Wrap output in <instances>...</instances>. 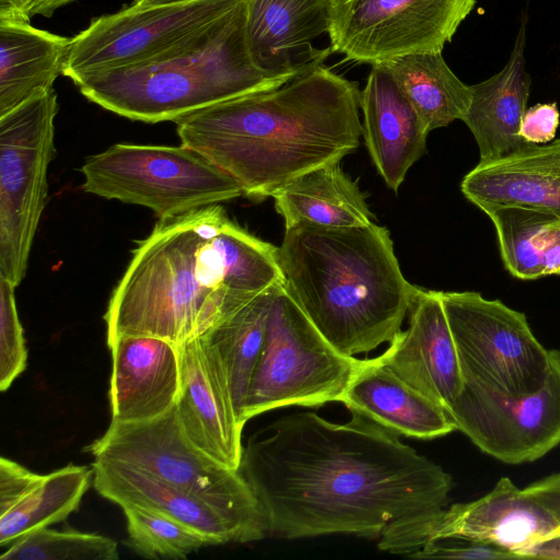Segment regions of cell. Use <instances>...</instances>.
Instances as JSON below:
<instances>
[{"mask_svg":"<svg viewBox=\"0 0 560 560\" xmlns=\"http://www.w3.org/2000/svg\"><path fill=\"white\" fill-rule=\"evenodd\" d=\"M238 472L268 535L285 539L378 538L398 518L446 508L454 487L440 465L357 412L346 423L308 411L276 419L243 446Z\"/></svg>","mask_w":560,"mask_h":560,"instance_id":"1","label":"cell"},{"mask_svg":"<svg viewBox=\"0 0 560 560\" xmlns=\"http://www.w3.org/2000/svg\"><path fill=\"white\" fill-rule=\"evenodd\" d=\"M275 284H284L278 247L230 220L219 203L159 221L112 293L107 345L145 335L180 346Z\"/></svg>","mask_w":560,"mask_h":560,"instance_id":"2","label":"cell"},{"mask_svg":"<svg viewBox=\"0 0 560 560\" xmlns=\"http://www.w3.org/2000/svg\"><path fill=\"white\" fill-rule=\"evenodd\" d=\"M360 96L358 83L316 62L277 88L191 113L175 121L176 131L243 195L261 200L359 145Z\"/></svg>","mask_w":560,"mask_h":560,"instance_id":"3","label":"cell"},{"mask_svg":"<svg viewBox=\"0 0 560 560\" xmlns=\"http://www.w3.org/2000/svg\"><path fill=\"white\" fill-rule=\"evenodd\" d=\"M278 258L285 291L338 352L366 353L400 331L417 287L385 226L298 223L285 228Z\"/></svg>","mask_w":560,"mask_h":560,"instance_id":"4","label":"cell"},{"mask_svg":"<svg viewBox=\"0 0 560 560\" xmlns=\"http://www.w3.org/2000/svg\"><path fill=\"white\" fill-rule=\"evenodd\" d=\"M246 7L244 0L154 59L73 83L102 108L148 124L177 121L215 103L277 88L295 74H273L255 65L246 40Z\"/></svg>","mask_w":560,"mask_h":560,"instance_id":"5","label":"cell"},{"mask_svg":"<svg viewBox=\"0 0 560 560\" xmlns=\"http://www.w3.org/2000/svg\"><path fill=\"white\" fill-rule=\"evenodd\" d=\"M88 451L95 459L122 464L210 504L238 525L249 541L268 535L264 513L238 472L197 448L187 438L177 404L137 422L112 421Z\"/></svg>","mask_w":560,"mask_h":560,"instance_id":"6","label":"cell"},{"mask_svg":"<svg viewBox=\"0 0 560 560\" xmlns=\"http://www.w3.org/2000/svg\"><path fill=\"white\" fill-rule=\"evenodd\" d=\"M85 192L151 209L159 221L235 199L240 185L180 144L117 143L81 167Z\"/></svg>","mask_w":560,"mask_h":560,"instance_id":"7","label":"cell"},{"mask_svg":"<svg viewBox=\"0 0 560 560\" xmlns=\"http://www.w3.org/2000/svg\"><path fill=\"white\" fill-rule=\"evenodd\" d=\"M364 360L338 352L281 287L252 375L245 419L280 407L340 401Z\"/></svg>","mask_w":560,"mask_h":560,"instance_id":"8","label":"cell"},{"mask_svg":"<svg viewBox=\"0 0 560 560\" xmlns=\"http://www.w3.org/2000/svg\"><path fill=\"white\" fill-rule=\"evenodd\" d=\"M58 109L51 89L0 116V277L15 287L46 205Z\"/></svg>","mask_w":560,"mask_h":560,"instance_id":"9","label":"cell"},{"mask_svg":"<svg viewBox=\"0 0 560 560\" xmlns=\"http://www.w3.org/2000/svg\"><path fill=\"white\" fill-rule=\"evenodd\" d=\"M440 292L465 384L513 396L542 384L549 349L524 313L475 291Z\"/></svg>","mask_w":560,"mask_h":560,"instance_id":"10","label":"cell"},{"mask_svg":"<svg viewBox=\"0 0 560 560\" xmlns=\"http://www.w3.org/2000/svg\"><path fill=\"white\" fill-rule=\"evenodd\" d=\"M560 534V522L537 500L501 477L481 498L392 522L378 549L408 556L438 540L474 541L509 550L520 559L528 547Z\"/></svg>","mask_w":560,"mask_h":560,"instance_id":"11","label":"cell"},{"mask_svg":"<svg viewBox=\"0 0 560 560\" xmlns=\"http://www.w3.org/2000/svg\"><path fill=\"white\" fill-rule=\"evenodd\" d=\"M476 0H330L331 51L377 65L409 54L442 52Z\"/></svg>","mask_w":560,"mask_h":560,"instance_id":"12","label":"cell"},{"mask_svg":"<svg viewBox=\"0 0 560 560\" xmlns=\"http://www.w3.org/2000/svg\"><path fill=\"white\" fill-rule=\"evenodd\" d=\"M244 0H195L165 5L130 4L95 18L71 37L63 75L73 82L154 59L198 34Z\"/></svg>","mask_w":560,"mask_h":560,"instance_id":"13","label":"cell"},{"mask_svg":"<svg viewBox=\"0 0 560 560\" xmlns=\"http://www.w3.org/2000/svg\"><path fill=\"white\" fill-rule=\"evenodd\" d=\"M455 429L485 454L509 465L535 462L560 444V350L533 393L503 395L471 384L446 409Z\"/></svg>","mask_w":560,"mask_h":560,"instance_id":"14","label":"cell"},{"mask_svg":"<svg viewBox=\"0 0 560 560\" xmlns=\"http://www.w3.org/2000/svg\"><path fill=\"white\" fill-rule=\"evenodd\" d=\"M409 327L378 355L407 385L448 409L464 387L455 342L441 292L416 289L408 310Z\"/></svg>","mask_w":560,"mask_h":560,"instance_id":"15","label":"cell"},{"mask_svg":"<svg viewBox=\"0 0 560 560\" xmlns=\"http://www.w3.org/2000/svg\"><path fill=\"white\" fill-rule=\"evenodd\" d=\"M182 393L177 410L184 432L201 452L238 470L242 431L229 382L215 353L199 337L179 346Z\"/></svg>","mask_w":560,"mask_h":560,"instance_id":"16","label":"cell"},{"mask_svg":"<svg viewBox=\"0 0 560 560\" xmlns=\"http://www.w3.org/2000/svg\"><path fill=\"white\" fill-rule=\"evenodd\" d=\"M108 347L112 421L151 420L178 402L182 393L179 346L154 336L125 335Z\"/></svg>","mask_w":560,"mask_h":560,"instance_id":"17","label":"cell"},{"mask_svg":"<svg viewBox=\"0 0 560 560\" xmlns=\"http://www.w3.org/2000/svg\"><path fill=\"white\" fill-rule=\"evenodd\" d=\"M330 0H247L246 40L255 65L279 75H294L324 62L331 48L312 40L328 33Z\"/></svg>","mask_w":560,"mask_h":560,"instance_id":"18","label":"cell"},{"mask_svg":"<svg viewBox=\"0 0 560 560\" xmlns=\"http://www.w3.org/2000/svg\"><path fill=\"white\" fill-rule=\"evenodd\" d=\"M460 190L482 212L523 206L560 219V138L479 161L463 177Z\"/></svg>","mask_w":560,"mask_h":560,"instance_id":"19","label":"cell"},{"mask_svg":"<svg viewBox=\"0 0 560 560\" xmlns=\"http://www.w3.org/2000/svg\"><path fill=\"white\" fill-rule=\"evenodd\" d=\"M362 135L388 188L397 191L407 172L425 152L430 132L421 116L382 65H373L361 91Z\"/></svg>","mask_w":560,"mask_h":560,"instance_id":"20","label":"cell"},{"mask_svg":"<svg viewBox=\"0 0 560 560\" xmlns=\"http://www.w3.org/2000/svg\"><path fill=\"white\" fill-rule=\"evenodd\" d=\"M526 24L524 16L505 66L470 85V105L462 121L477 142L480 161L500 158L525 144L520 126L532 85L525 60Z\"/></svg>","mask_w":560,"mask_h":560,"instance_id":"21","label":"cell"},{"mask_svg":"<svg viewBox=\"0 0 560 560\" xmlns=\"http://www.w3.org/2000/svg\"><path fill=\"white\" fill-rule=\"evenodd\" d=\"M340 402L397 435L432 440L456 430L441 405L407 385L377 357L364 360Z\"/></svg>","mask_w":560,"mask_h":560,"instance_id":"22","label":"cell"},{"mask_svg":"<svg viewBox=\"0 0 560 560\" xmlns=\"http://www.w3.org/2000/svg\"><path fill=\"white\" fill-rule=\"evenodd\" d=\"M93 486L121 509H151L178 520L212 538L217 545L250 542L246 533L217 509L175 487L129 466L94 459Z\"/></svg>","mask_w":560,"mask_h":560,"instance_id":"23","label":"cell"},{"mask_svg":"<svg viewBox=\"0 0 560 560\" xmlns=\"http://www.w3.org/2000/svg\"><path fill=\"white\" fill-rule=\"evenodd\" d=\"M70 42L24 20H0V116L54 89Z\"/></svg>","mask_w":560,"mask_h":560,"instance_id":"24","label":"cell"},{"mask_svg":"<svg viewBox=\"0 0 560 560\" xmlns=\"http://www.w3.org/2000/svg\"><path fill=\"white\" fill-rule=\"evenodd\" d=\"M285 228L311 223L328 228L372 223L364 194L339 163L323 165L282 186L271 196Z\"/></svg>","mask_w":560,"mask_h":560,"instance_id":"25","label":"cell"},{"mask_svg":"<svg viewBox=\"0 0 560 560\" xmlns=\"http://www.w3.org/2000/svg\"><path fill=\"white\" fill-rule=\"evenodd\" d=\"M283 285L275 284L258 293L197 336L218 357L243 425L249 383L262 349L270 307Z\"/></svg>","mask_w":560,"mask_h":560,"instance_id":"26","label":"cell"},{"mask_svg":"<svg viewBox=\"0 0 560 560\" xmlns=\"http://www.w3.org/2000/svg\"><path fill=\"white\" fill-rule=\"evenodd\" d=\"M412 103L429 131L463 120L471 100L442 52L409 54L382 63Z\"/></svg>","mask_w":560,"mask_h":560,"instance_id":"27","label":"cell"},{"mask_svg":"<svg viewBox=\"0 0 560 560\" xmlns=\"http://www.w3.org/2000/svg\"><path fill=\"white\" fill-rule=\"evenodd\" d=\"M93 481V468L68 465L44 475L42 482L10 511L0 515V545L65 521Z\"/></svg>","mask_w":560,"mask_h":560,"instance_id":"28","label":"cell"},{"mask_svg":"<svg viewBox=\"0 0 560 560\" xmlns=\"http://www.w3.org/2000/svg\"><path fill=\"white\" fill-rule=\"evenodd\" d=\"M495 229L504 268L516 279L542 277L540 248L556 215L523 206H504L485 212Z\"/></svg>","mask_w":560,"mask_h":560,"instance_id":"29","label":"cell"},{"mask_svg":"<svg viewBox=\"0 0 560 560\" xmlns=\"http://www.w3.org/2000/svg\"><path fill=\"white\" fill-rule=\"evenodd\" d=\"M127 520V545L147 559H185L215 541L203 533L161 512L130 505L122 509Z\"/></svg>","mask_w":560,"mask_h":560,"instance_id":"30","label":"cell"},{"mask_svg":"<svg viewBox=\"0 0 560 560\" xmlns=\"http://www.w3.org/2000/svg\"><path fill=\"white\" fill-rule=\"evenodd\" d=\"M117 542L74 529L42 528L9 546L1 560H117Z\"/></svg>","mask_w":560,"mask_h":560,"instance_id":"31","label":"cell"},{"mask_svg":"<svg viewBox=\"0 0 560 560\" xmlns=\"http://www.w3.org/2000/svg\"><path fill=\"white\" fill-rule=\"evenodd\" d=\"M13 285L0 277V389H9L25 370L27 350L19 318Z\"/></svg>","mask_w":560,"mask_h":560,"instance_id":"32","label":"cell"},{"mask_svg":"<svg viewBox=\"0 0 560 560\" xmlns=\"http://www.w3.org/2000/svg\"><path fill=\"white\" fill-rule=\"evenodd\" d=\"M44 478L7 457L0 459V515L22 501Z\"/></svg>","mask_w":560,"mask_h":560,"instance_id":"33","label":"cell"},{"mask_svg":"<svg viewBox=\"0 0 560 560\" xmlns=\"http://www.w3.org/2000/svg\"><path fill=\"white\" fill-rule=\"evenodd\" d=\"M415 559H469L498 560L520 559L515 553L481 542L464 541L462 545H444L442 541H431L422 548L408 555Z\"/></svg>","mask_w":560,"mask_h":560,"instance_id":"34","label":"cell"},{"mask_svg":"<svg viewBox=\"0 0 560 560\" xmlns=\"http://www.w3.org/2000/svg\"><path fill=\"white\" fill-rule=\"evenodd\" d=\"M559 125L557 103H538L526 108L521 120L520 136L525 143H548L555 140Z\"/></svg>","mask_w":560,"mask_h":560,"instance_id":"35","label":"cell"},{"mask_svg":"<svg viewBox=\"0 0 560 560\" xmlns=\"http://www.w3.org/2000/svg\"><path fill=\"white\" fill-rule=\"evenodd\" d=\"M523 490L560 522V471L533 481Z\"/></svg>","mask_w":560,"mask_h":560,"instance_id":"36","label":"cell"},{"mask_svg":"<svg viewBox=\"0 0 560 560\" xmlns=\"http://www.w3.org/2000/svg\"><path fill=\"white\" fill-rule=\"evenodd\" d=\"M540 265L542 277L560 276V220L555 221L544 236Z\"/></svg>","mask_w":560,"mask_h":560,"instance_id":"37","label":"cell"},{"mask_svg":"<svg viewBox=\"0 0 560 560\" xmlns=\"http://www.w3.org/2000/svg\"><path fill=\"white\" fill-rule=\"evenodd\" d=\"M523 559H560V534L548 537L522 552Z\"/></svg>","mask_w":560,"mask_h":560,"instance_id":"38","label":"cell"},{"mask_svg":"<svg viewBox=\"0 0 560 560\" xmlns=\"http://www.w3.org/2000/svg\"><path fill=\"white\" fill-rule=\"evenodd\" d=\"M74 0H23L24 11L28 20L34 15L50 18L59 8Z\"/></svg>","mask_w":560,"mask_h":560,"instance_id":"39","label":"cell"},{"mask_svg":"<svg viewBox=\"0 0 560 560\" xmlns=\"http://www.w3.org/2000/svg\"><path fill=\"white\" fill-rule=\"evenodd\" d=\"M0 20H24L30 22L24 11L23 0H0Z\"/></svg>","mask_w":560,"mask_h":560,"instance_id":"40","label":"cell"},{"mask_svg":"<svg viewBox=\"0 0 560 560\" xmlns=\"http://www.w3.org/2000/svg\"><path fill=\"white\" fill-rule=\"evenodd\" d=\"M195 0H133L131 4L138 7L165 5L173 3L189 2Z\"/></svg>","mask_w":560,"mask_h":560,"instance_id":"41","label":"cell"}]
</instances>
